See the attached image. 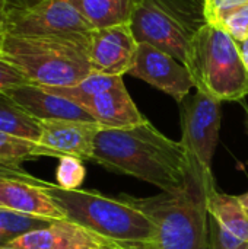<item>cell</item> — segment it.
Here are the masks:
<instances>
[{
    "instance_id": "cell-1",
    "label": "cell",
    "mask_w": 248,
    "mask_h": 249,
    "mask_svg": "<svg viewBox=\"0 0 248 249\" xmlns=\"http://www.w3.org/2000/svg\"><path fill=\"white\" fill-rule=\"evenodd\" d=\"M91 160L111 172L149 182L162 193L180 191L190 179L181 143L168 139L148 120L127 128H101Z\"/></svg>"
},
{
    "instance_id": "cell-2",
    "label": "cell",
    "mask_w": 248,
    "mask_h": 249,
    "mask_svg": "<svg viewBox=\"0 0 248 249\" xmlns=\"http://www.w3.org/2000/svg\"><path fill=\"white\" fill-rule=\"evenodd\" d=\"M89 34L72 36H15L0 39V60L16 67L29 85L75 86L94 73L89 61Z\"/></svg>"
},
{
    "instance_id": "cell-3",
    "label": "cell",
    "mask_w": 248,
    "mask_h": 249,
    "mask_svg": "<svg viewBox=\"0 0 248 249\" xmlns=\"http://www.w3.org/2000/svg\"><path fill=\"white\" fill-rule=\"evenodd\" d=\"M47 193L66 219L127 249H152L155 228L151 219L127 196L111 198L96 191L64 190L47 182Z\"/></svg>"
},
{
    "instance_id": "cell-4",
    "label": "cell",
    "mask_w": 248,
    "mask_h": 249,
    "mask_svg": "<svg viewBox=\"0 0 248 249\" xmlns=\"http://www.w3.org/2000/svg\"><path fill=\"white\" fill-rule=\"evenodd\" d=\"M206 190L190 178L187 185L175 193H161L155 197H129L155 228V249H209V214Z\"/></svg>"
},
{
    "instance_id": "cell-5",
    "label": "cell",
    "mask_w": 248,
    "mask_h": 249,
    "mask_svg": "<svg viewBox=\"0 0 248 249\" xmlns=\"http://www.w3.org/2000/svg\"><path fill=\"white\" fill-rule=\"evenodd\" d=\"M184 66L194 88L221 102H243L248 95V71L237 41L219 26L206 23L196 34Z\"/></svg>"
},
{
    "instance_id": "cell-6",
    "label": "cell",
    "mask_w": 248,
    "mask_h": 249,
    "mask_svg": "<svg viewBox=\"0 0 248 249\" xmlns=\"http://www.w3.org/2000/svg\"><path fill=\"white\" fill-rule=\"evenodd\" d=\"M130 28L148 42L184 64L196 34L208 23L205 0H134Z\"/></svg>"
},
{
    "instance_id": "cell-7",
    "label": "cell",
    "mask_w": 248,
    "mask_h": 249,
    "mask_svg": "<svg viewBox=\"0 0 248 249\" xmlns=\"http://www.w3.org/2000/svg\"><path fill=\"white\" fill-rule=\"evenodd\" d=\"M221 104L200 90L180 102V143L186 152L190 178L202 184L206 194L216 190L212 160L221 130Z\"/></svg>"
},
{
    "instance_id": "cell-8",
    "label": "cell",
    "mask_w": 248,
    "mask_h": 249,
    "mask_svg": "<svg viewBox=\"0 0 248 249\" xmlns=\"http://www.w3.org/2000/svg\"><path fill=\"white\" fill-rule=\"evenodd\" d=\"M92 31V25L70 0H45L28 10L7 9V35L72 36Z\"/></svg>"
},
{
    "instance_id": "cell-9",
    "label": "cell",
    "mask_w": 248,
    "mask_h": 249,
    "mask_svg": "<svg viewBox=\"0 0 248 249\" xmlns=\"http://www.w3.org/2000/svg\"><path fill=\"white\" fill-rule=\"evenodd\" d=\"M129 74L170 95L178 104L183 102L194 88L191 74L181 61L148 42L139 44Z\"/></svg>"
},
{
    "instance_id": "cell-10",
    "label": "cell",
    "mask_w": 248,
    "mask_h": 249,
    "mask_svg": "<svg viewBox=\"0 0 248 249\" xmlns=\"http://www.w3.org/2000/svg\"><path fill=\"white\" fill-rule=\"evenodd\" d=\"M139 42L130 23L94 29L89 35V61L96 73L110 76L129 74L133 67Z\"/></svg>"
},
{
    "instance_id": "cell-11",
    "label": "cell",
    "mask_w": 248,
    "mask_h": 249,
    "mask_svg": "<svg viewBox=\"0 0 248 249\" xmlns=\"http://www.w3.org/2000/svg\"><path fill=\"white\" fill-rule=\"evenodd\" d=\"M209 249H241L248 244V209L240 196L212 191L206 197Z\"/></svg>"
},
{
    "instance_id": "cell-12",
    "label": "cell",
    "mask_w": 248,
    "mask_h": 249,
    "mask_svg": "<svg viewBox=\"0 0 248 249\" xmlns=\"http://www.w3.org/2000/svg\"><path fill=\"white\" fill-rule=\"evenodd\" d=\"M15 249H108L124 248L110 242L77 223L63 219L50 226L22 235L7 244ZM127 249V248H124Z\"/></svg>"
},
{
    "instance_id": "cell-13",
    "label": "cell",
    "mask_w": 248,
    "mask_h": 249,
    "mask_svg": "<svg viewBox=\"0 0 248 249\" xmlns=\"http://www.w3.org/2000/svg\"><path fill=\"white\" fill-rule=\"evenodd\" d=\"M41 136L38 143L63 156H75L82 160H91L94 142L102 128L95 121L77 120H42L39 121Z\"/></svg>"
},
{
    "instance_id": "cell-14",
    "label": "cell",
    "mask_w": 248,
    "mask_h": 249,
    "mask_svg": "<svg viewBox=\"0 0 248 249\" xmlns=\"http://www.w3.org/2000/svg\"><path fill=\"white\" fill-rule=\"evenodd\" d=\"M77 105L82 107L102 128H127L146 121L145 115L133 102L123 80L111 89L88 98Z\"/></svg>"
},
{
    "instance_id": "cell-15",
    "label": "cell",
    "mask_w": 248,
    "mask_h": 249,
    "mask_svg": "<svg viewBox=\"0 0 248 249\" xmlns=\"http://www.w3.org/2000/svg\"><path fill=\"white\" fill-rule=\"evenodd\" d=\"M4 93L38 121L42 120L95 121L82 107H79L73 101L51 93L35 85H23L10 89Z\"/></svg>"
},
{
    "instance_id": "cell-16",
    "label": "cell",
    "mask_w": 248,
    "mask_h": 249,
    "mask_svg": "<svg viewBox=\"0 0 248 249\" xmlns=\"http://www.w3.org/2000/svg\"><path fill=\"white\" fill-rule=\"evenodd\" d=\"M0 209L51 220L66 219L45 187L13 179H0Z\"/></svg>"
},
{
    "instance_id": "cell-17",
    "label": "cell",
    "mask_w": 248,
    "mask_h": 249,
    "mask_svg": "<svg viewBox=\"0 0 248 249\" xmlns=\"http://www.w3.org/2000/svg\"><path fill=\"white\" fill-rule=\"evenodd\" d=\"M94 29L130 22L134 0H70Z\"/></svg>"
},
{
    "instance_id": "cell-18",
    "label": "cell",
    "mask_w": 248,
    "mask_h": 249,
    "mask_svg": "<svg viewBox=\"0 0 248 249\" xmlns=\"http://www.w3.org/2000/svg\"><path fill=\"white\" fill-rule=\"evenodd\" d=\"M0 131L31 142H38L41 136L39 121L6 93H0Z\"/></svg>"
},
{
    "instance_id": "cell-19",
    "label": "cell",
    "mask_w": 248,
    "mask_h": 249,
    "mask_svg": "<svg viewBox=\"0 0 248 249\" xmlns=\"http://www.w3.org/2000/svg\"><path fill=\"white\" fill-rule=\"evenodd\" d=\"M38 158L58 159V155L38 142L25 140L0 131V162L20 165L25 160H34Z\"/></svg>"
},
{
    "instance_id": "cell-20",
    "label": "cell",
    "mask_w": 248,
    "mask_h": 249,
    "mask_svg": "<svg viewBox=\"0 0 248 249\" xmlns=\"http://www.w3.org/2000/svg\"><path fill=\"white\" fill-rule=\"evenodd\" d=\"M120 80H123V76H110L102 73H91L88 77H85L82 82H79L75 86L69 88H42L51 93H56L58 96H63L66 99L73 101L75 104H79L88 98H92L98 93H102L113 86H115ZM41 88V86H39Z\"/></svg>"
},
{
    "instance_id": "cell-21",
    "label": "cell",
    "mask_w": 248,
    "mask_h": 249,
    "mask_svg": "<svg viewBox=\"0 0 248 249\" xmlns=\"http://www.w3.org/2000/svg\"><path fill=\"white\" fill-rule=\"evenodd\" d=\"M54 220L37 217L7 209H0V231L7 238V241H13L22 235H26L29 232L44 229L50 226Z\"/></svg>"
},
{
    "instance_id": "cell-22",
    "label": "cell",
    "mask_w": 248,
    "mask_h": 249,
    "mask_svg": "<svg viewBox=\"0 0 248 249\" xmlns=\"http://www.w3.org/2000/svg\"><path fill=\"white\" fill-rule=\"evenodd\" d=\"M86 177L82 159L75 156H63L58 159L56 179L57 185L64 190H79Z\"/></svg>"
},
{
    "instance_id": "cell-23",
    "label": "cell",
    "mask_w": 248,
    "mask_h": 249,
    "mask_svg": "<svg viewBox=\"0 0 248 249\" xmlns=\"http://www.w3.org/2000/svg\"><path fill=\"white\" fill-rule=\"evenodd\" d=\"M215 26L227 31L235 41L248 39V3L228 12Z\"/></svg>"
},
{
    "instance_id": "cell-24",
    "label": "cell",
    "mask_w": 248,
    "mask_h": 249,
    "mask_svg": "<svg viewBox=\"0 0 248 249\" xmlns=\"http://www.w3.org/2000/svg\"><path fill=\"white\" fill-rule=\"evenodd\" d=\"M246 3H248V0H205V13L208 23L216 25L228 12Z\"/></svg>"
},
{
    "instance_id": "cell-25",
    "label": "cell",
    "mask_w": 248,
    "mask_h": 249,
    "mask_svg": "<svg viewBox=\"0 0 248 249\" xmlns=\"http://www.w3.org/2000/svg\"><path fill=\"white\" fill-rule=\"evenodd\" d=\"M0 179H13V181H22V182H29L38 187H45L47 181L39 179L29 172H26L20 165L18 163H6L0 162Z\"/></svg>"
},
{
    "instance_id": "cell-26",
    "label": "cell",
    "mask_w": 248,
    "mask_h": 249,
    "mask_svg": "<svg viewBox=\"0 0 248 249\" xmlns=\"http://www.w3.org/2000/svg\"><path fill=\"white\" fill-rule=\"evenodd\" d=\"M29 85L25 76L12 64L0 60V93H4L10 89Z\"/></svg>"
},
{
    "instance_id": "cell-27",
    "label": "cell",
    "mask_w": 248,
    "mask_h": 249,
    "mask_svg": "<svg viewBox=\"0 0 248 249\" xmlns=\"http://www.w3.org/2000/svg\"><path fill=\"white\" fill-rule=\"evenodd\" d=\"M45 0H3L7 9L10 10H28L38 4H41Z\"/></svg>"
},
{
    "instance_id": "cell-28",
    "label": "cell",
    "mask_w": 248,
    "mask_h": 249,
    "mask_svg": "<svg viewBox=\"0 0 248 249\" xmlns=\"http://www.w3.org/2000/svg\"><path fill=\"white\" fill-rule=\"evenodd\" d=\"M6 26H7V7L0 0V38L6 34Z\"/></svg>"
},
{
    "instance_id": "cell-29",
    "label": "cell",
    "mask_w": 248,
    "mask_h": 249,
    "mask_svg": "<svg viewBox=\"0 0 248 249\" xmlns=\"http://www.w3.org/2000/svg\"><path fill=\"white\" fill-rule=\"evenodd\" d=\"M237 45H238L243 63H244V66H246V69H247L248 71V39H246V41H237Z\"/></svg>"
},
{
    "instance_id": "cell-30",
    "label": "cell",
    "mask_w": 248,
    "mask_h": 249,
    "mask_svg": "<svg viewBox=\"0 0 248 249\" xmlns=\"http://www.w3.org/2000/svg\"><path fill=\"white\" fill-rule=\"evenodd\" d=\"M9 244V241H7V238L1 233V231H0V247H6Z\"/></svg>"
},
{
    "instance_id": "cell-31",
    "label": "cell",
    "mask_w": 248,
    "mask_h": 249,
    "mask_svg": "<svg viewBox=\"0 0 248 249\" xmlns=\"http://www.w3.org/2000/svg\"><path fill=\"white\" fill-rule=\"evenodd\" d=\"M243 104V107H244V112H246V128H247V131H248V105L243 101L241 102Z\"/></svg>"
},
{
    "instance_id": "cell-32",
    "label": "cell",
    "mask_w": 248,
    "mask_h": 249,
    "mask_svg": "<svg viewBox=\"0 0 248 249\" xmlns=\"http://www.w3.org/2000/svg\"><path fill=\"white\" fill-rule=\"evenodd\" d=\"M240 200L243 201V204L246 206L248 209V191L246 193V194H243V196H240Z\"/></svg>"
},
{
    "instance_id": "cell-33",
    "label": "cell",
    "mask_w": 248,
    "mask_h": 249,
    "mask_svg": "<svg viewBox=\"0 0 248 249\" xmlns=\"http://www.w3.org/2000/svg\"><path fill=\"white\" fill-rule=\"evenodd\" d=\"M0 249H15V248H10V247H7V245H6V247H0Z\"/></svg>"
},
{
    "instance_id": "cell-34",
    "label": "cell",
    "mask_w": 248,
    "mask_h": 249,
    "mask_svg": "<svg viewBox=\"0 0 248 249\" xmlns=\"http://www.w3.org/2000/svg\"><path fill=\"white\" fill-rule=\"evenodd\" d=\"M241 249H248V244H246V245H244Z\"/></svg>"
},
{
    "instance_id": "cell-35",
    "label": "cell",
    "mask_w": 248,
    "mask_h": 249,
    "mask_svg": "<svg viewBox=\"0 0 248 249\" xmlns=\"http://www.w3.org/2000/svg\"><path fill=\"white\" fill-rule=\"evenodd\" d=\"M108 249H124V248H108Z\"/></svg>"
},
{
    "instance_id": "cell-36",
    "label": "cell",
    "mask_w": 248,
    "mask_h": 249,
    "mask_svg": "<svg viewBox=\"0 0 248 249\" xmlns=\"http://www.w3.org/2000/svg\"><path fill=\"white\" fill-rule=\"evenodd\" d=\"M152 249H155V248H152Z\"/></svg>"
},
{
    "instance_id": "cell-37",
    "label": "cell",
    "mask_w": 248,
    "mask_h": 249,
    "mask_svg": "<svg viewBox=\"0 0 248 249\" xmlns=\"http://www.w3.org/2000/svg\"><path fill=\"white\" fill-rule=\"evenodd\" d=\"M0 39H1V38H0Z\"/></svg>"
}]
</instances>
